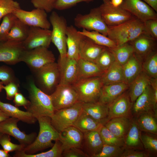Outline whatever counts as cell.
<instances>
[{
  "label": "cell",
  "mask_w": 157,
  "mask_h": 157,
  "mask_svg": "<svg viewBox=\"0 0 157 157\" xmlns=\"http://www.w3.org/2000/svg\"><path fill=\"white\" fill-rule=\"evenodd\" d=\"M35 73L39 88L46 94H51L59 82L60 71L58 63L54 62L48 64Z\"/></svg>",
  "instance_id": "7"
},
{
  "label": "cell",
  "mask_w": 157,
  "mask_h": 157,
  "mask_svg": "<svg viewBox=\"0 0 157 157\" xmlns=\"http://www.w3.org/2000/svg\"><path fill=\"white\" fill-rule=\"evenodd\" d=\"M36 119L39 125V131L33 142L25 147L22 150L27 154H35L52 147L54 144L52 141L59 140L60 133L52 125L50 117H42Z\"/></svg>",
  "instance_id": "2"
},
{
  "label": "cell",
  "mask_w": 157,
  "mask_h": 157,
  "mask_svg": "<svg viewBox=\"0 0 157 157\" xmlns=\"http://www.w3.org/2000/svg\"><path fill=\"white\" fill-rule=\"evenodd\" d=\"M3 84L2 82L0 81V92L2 91V90L3 89Z\"/></svg>",
  "instance_id": "60"
},
{
  "label": "cell",
  "mask_w": 157,
  "mask_h": 157,
  "mask_svg": "<svg viewBox=\"0 0 157 157\" xmlns=\"http://www.w3.org/2000/svg\"><path fill=\"white\" fill-rule=\"evenodd\" d=\"M0 144L3 149L8 153L22 150L25 147L21 144H18L13 143L11 141L10 135L3 133L0 138Z\"/></svg>",
  "instance_id": "47"
},
{
  "label": "cell",
  "mask_w": 157,
  "mask_h": 157,
  "mask_svg": "<svg viewBox=\"0 0 157 157\" xmlns=\"http://www.w3.org/2000/svg\"><path fill=\"white\" fill-rule=\"evenodd\" d=\"M9 117L8 115L0 110V122Z\"/></svg>",
  "instance_id": "58"
},
{
  "label": "cell",
  "mask_w": 157,
  "mask_h": 157,
  "mask_svg": "<svg viewBox=\"0 0 157 157\" xmlns=\"http://www.w3.org/2000/svg\"><path fill=\"white\" fill-rule=\"evenodd\" d=\"M140 138L142 143L147 152L156 154L157 139L153 135L141 132Z\"/></svg>",
  "instance_id": "46"
},
{
  "label": "cell",
  "mask_w": 157,
  "mask_h": 157,
  "mask_svg": "<svg viewBox=\"0 0 157 157\" xmlns=\"http://www.w3.org/2000/svg\"><path fill=\"white\" fill-rule=\"evenodd\" d=\"M147 33L152 38L157 40V19H151L144 22Z\"/></svg>",
  "instance_id": "51"
},
{
  "label": "cell",
  "mask_w": 157,
  "mask_h": 157,
  "mask_svg": "<svg viewBox=\"0 0 157 157\" xmlns=\"http://www.w3.org/2000/svg\"><path fill=\"white\" fill-rule=\"evenodd\" d=\"M122 147L104 144L101 152L93 157H120L124 150Z\"/></svg>",
  "instance_id": "45"
},
{
  "label": "cell",
  "mask_w": 157,
  "mask_h": 157,
  "mask_svg": "<svg viewBox=\"0 0 157 157\" xmlns=\"http://www.w3.org/2000/svg\"><path fill=\"white\" fill-rule=\"evenodd\" d=\"M108 27L107 36L117 46L129 43L141 34L147 33L144 22L135 17L119 25Z\"/></svg>",
  "instance_id": "3"
},
{
  "label": "cell",
  "mask_w": 157,
  "mask_h": 157,
  "mask_svg": "<svg viewBox=\"0 0 157 157\" xmlns=\"http://www.w3.org/2000/svg\"><path fill=\"white\" fill-rule=\"evenodd\" d=\"M10 156L8 153L6 152L3 149H0V157H9Z\"/></svg>",
  "instance_id": "59"
},
{
  "label": "cell",
  "mask_w": 157,
  "mask_h": 157,
  "mask_svg": "<svg viewBox=\"0 0 157 157\" xmlns=\"http://www.w3.org/2000/svg\"><path fill=\"white\" fill-rule=\"evenodd\" d=\"M77 81L81 79L101 76L104 72L94 62L80 58L77 60Z\"/></svg>",
  "instance_id": "31"
},
{
  "label": "cell",
  "mask_w": 157,
  "mask_h": 157,
  "mask_svg": "<svg viewBox=\"0 0 157 157\" xmlns=\"http://www.w3.org/2000/svg\"><path fill=\"white\" fill-rule=\"evenodd\" d=\"M53 52L45 47H40L24 51L21 62L26 64L35 72L44 66L55 62Z\"/></svg>",
  "instance_id": "9"
},
{
  "label": "cell",
  "mask_w": 157,
  "mask_h": 157,
  "mask_svg": "<svg viewBox=\"0 0 157 157\" xmlns=\"http://www.w3.org/2000/svg\"><path fill=\"white\" fill-rule=\"evenodd\" d=\"M30 26L17 18L8 35L7 40L23 42L27 38Z\"/></svg>",
  "instance_id": "36"
},
{
  "label": "cell",
  "mask_w": 157,
  "mask_h": 157,
  "mask_svg": "<svg viewBox=\"0 0 157 157\" xmlns=\"http://www.w3.org/2000/svg\"><path fill=\"white\" fill-rule=\"evenodd\" d=\"M103 125L83 110L72 126L83 133L89 131H99Z\"/></svg>",
  "instance_id": "32"
},
{
  "label": "cell",
  "mask_w": 157,
  "mask_h": 157,
  "mask_svg": "<svg viewBox=\"0 0 157 157\" xmlns=\"http://www.w3.org/2000/svg\"><path fill=\"white\" fill-rule=\"evenodd\" d=\"M123 0H111L110 3L113 6L115 7L119 6L122 3Z\"/></svg>",
  "instance_id": "57"
},
{
  "label": "cell",
  "mask_w": 157,
  "mask_h": 157,
  "mask_svg": "<svg viewBox=\"0 0 157 157\" xmlns=\"http://www.w3.org/2000/svg\"><path fill=\"white\" fill-rule=\"evenodd\" d=\"M129 87L124 82L103 85L98 101L108 105L127 90Z\"/></svg>",
  "instance_id": "24"
},
{
  "label": "cell",
  "mask_w": 157,
  "mask_h": 157,
  "mask_svg": "<svg viewBox=\"0 0 157 157\" xmlns=\"http://www.w3.org/2000/svg\"><path fill=\"white\" fill-rule=\"evenodd\" d=\"M62 156L64 157H89L81 148H71L64 151Z\"/></svg>",
  "instance_id": "53"
},
{
  "label": "cell",
  "mask_w": 157,
  "mask_h": 157,
  "mask_svg": "<svg viewBox=\"0 0 157 157\" xmlns=\"http://www.w3.org/2000/svg\"><path fill=\"white\" fill-rule=\"evenodd\" d=\"M83 110L103 125L109 119L108 105L99 101L82 104Z\"/></svg>",
  "instance_id": "26"
},
{
  "label": "cell",
  "mask_w": 157,
  "mask_h": 157,
  "mask_svg": "<svg viewBox=\"0 0 157 157\" xmlns=\"http://www.w3.org/2000/svg\"><path fill=\"white\" fill-rule=\"evenodd\" d=\"M157 12V0H142Z\"/></svg>",
  "instance_id": "56"
},
{
  "label": "cell",
  "mask_w": 157,
  "mask_h": 157,
  "mask_svg": "<svg viewBox=\"0 0 157 157\" xmlns=\"http://www.w3.org/2000/svg\"><path fill=\"white\" fill-rule=\"evenodd\" d=\"M28 90L30 103L26 109V111L36 118L42 117H51L55 110L50 95L40 89L32 80L29 81Z\"/></svg>",
  "instance_id": "1"
},
{
  "label": "cell",
  "mask_w": 157,
  "mask_h": 157,
  "mask_svg": "<svg viewBox=\"0 0 157 157\" xmlns=\"http://www.w3.org/2000/svg\"><path fill=\"white\" fill-rule=\"evenodd\" d=\"M0 81L5 85L13 82L18 83L13 69L6 65L0 66Z\"/></svg>",
  "instance_id": "48"
},
{
  "label": "cell",
  "mask_w": 157,
  "mask_h": 157,
  "mask_svg": "<svg viewBox=\"0 0 157 157\" xmlns=\"http://www.w3.org/2000/svg\"><path fill=\"white\" fill-rule=\"evenodd\" d=\"M58 63L60 71L59 83L73 85L78 80L77 61L66 56L59 58Z\"/></svg>",
  "instance_id": "18"
},
{
  "label": "cell",
  "mask_w": 157,
  "mask_h": 157,
  "mask_svg": "<svg viewBox=\"0 0 157 157\" xmlns=\"http://www.w3.org/2000/svg\"><path fill=\"white\" fill-rule=\"evenodd\" d=\"M47 13L43 10L35 8L30 11L21 8L15 10L13 13L17 19L30 27L49 29L51 25L47 19Z\"/></svg>",
  "instance_id": "12"
},
{
  "label": "cell",
  "mask_w": 157,
  "mask_h": 157,
  "mask_svg": "<svg viewBox=\"0 0 157 157\" xmlns=\"http://www.w3.org/2000/svg\"><path fill=\"white\" fill-rule=\"evenodd\" d=\"M3 133H0V138Z\"/></svg>",
  "instance_id": "62"
},
{
  "label": "cell",
  "mask_w": 157,
  "mask_h": 157,
  "mask_svg": "<svg viewBox=\"0 0 157 157\" xmlns=\"http://www.w3.org/2000/svg\"><path fill=\"white\" fill-rule=\"evenodd\" d=\"M17 18L13 13L3 17L0 24V42L7 40L9 33Z\"/></svg>",
  "instance_id": "43"
},
{
  "label": "cell",
  "mask_w": 157,
  "mask_h": 157,
  "mask_svg": "<svg viewBox=\"0 0 157 157\" xmlns=\"http://www.w3.org/2000/svg\"><path fill=\"white\" fill-rule=\"evenodd\" d=\"M150 79L142 70L129 85L128 91L133 104L150 84Z\"/></svg>",
  "instance_id": "27"
},
{
  "label": "cell",
  "mask_w": 157,
  "mask_h": 157,
  "mask_svg": "<svg viewBox=\"0 0 157 157\" xmlns=\"http://www.w3.org/2000/svg\"><path fill=\"white\" fill-rule=\"evenodd\" d=\"M106 47L96 44L84 36L80 45V58L95 63L99 55Z\"/></svg>",
  "instance_id": "25"
},
{
  "label": "cell",
  "mask_w": 157,
  "mask_h": 157,
  "mask_svg": "<svg viewBox=\"0 0 157 157\" xmlns=\"http://www.w3.org/2000/svg\"><path fill=\"white\" fill-rule=\"evenodd\" d=\"M103 85L101 76L80 79L73 85L79 101L84 103L98 101Z\"/></svg>",
  "instance_id": "4"
},
{
  "label": "cell",
  "mask_w": 157,
  "mask_h": 157,
  "mask_svg": "<svg viewBox=\"0 0 157 157\" xmlns=\"http://www.w3.org/2000/svg\"><path fill=\"white\" fill-rule=\"evenodd\" d=\"M141 132L136 119L131 120L129 130L124 138L125 146L129 149L141 148Z\"/></svg>",
  "instance_id": "35"
},
{
  "label": "cell",
  "mask_w": 157,
  "mask_h": 157,
  "mask_svg": "<svg viewBox=\"0 0 157 157\" xmlns=\"http://www.w3.org/2000/svg\"><path fill=\"white\" fill-rule=\"evenodd\" d=\"M51 31L39 27L30 26L26 38L22 42L25 50L40 47L48 48L51 41Z\"/></svg>",
  "instance_id": "13"
},
{
  "label": "cell",
  "mask_w": 157,
  "mask_h": 157,
  "mask_svg": "<svg viewBox=\"0 0 157 157\" xmlns=\"http://www.w3.org/2000/svg\"><path fill=\"white\" fill-rule=\"evenodd\" d=\"M57 0H31V2L35 8L45 10L47 13L51 12L54 8Z\"/></svg>",
  "instance_id": "50"
},
{
  "label": "cell",
  "mask_w": 157,
  "mask_h": 157,
  "mask_svg": "<svg viewBox=\"0 0 157 157\" xmlns=\"http://www.w3.org/2000/svg\"><path fill=\"white\" fill-rule=\"evenodd\" d=\"M0 110L10 117L16 118L28 124H34L37 121L36 118L28 112L22 111L15 106L3 102L0 100Z\"/></svg>",
  "instance_id": "30"
},
{
  "label": "cell",
  "mask_w": 157,
  "mask_h": 157,
  "mask_svg": "<svg viewBox=\"0 0 157 157\" xmlns=\"http://www.w3.org/2000/svg\"><path fill=\"white\" fill-rule=\"evenodd\" d=\"M52 148L49 150L37 154H27L23 150L16 151L14 157H61L63 151L59 140L55 141Z\"/></svg>",
  "instance_id": "38"
},
{
  "label": "cell",
  "mask_w": 157,
  "mask_h": 157,
  "mask_svg": "<svg viewBox=\"0 0 157 157\" xmlns=\"http://www.w3.org/2000/svg\"><path fill=\"white\" fill-rule=\"evenodd\" d=\"M81 149L89 157H93L101 151L104 143L99 131L83 133Z\"/></svg>",
  "instance_id": "22"
},
{
  "label": "cell",
  "mask_w": 157,
  "mask_h": 157,
  "mask_svg": "<svg viewBox=\"0 0 157 157\" xmlns=\"http://www.w3.org/2000/svg\"><path fill=\"white\" fill-rule=\"evenodd\" d=\"M19 84L15 82H11L3 86V89L6 93V98L9 100L13 99L15 94L18 92Z\"/></svg>",
  "instance_id": "52"
},
{
  "label": "cell",
  "mask_w": 157,
  "mask_h": 157,
  "mask_svg": "<svg viewBox=\"0 0 157 157\" xmlns=\"http://www.w3.org/2000/svg\"><path fill=\"white\" fill-rule=\"evenodd\" d=\"M60 133L59 140L63 151L73 147L81 148L83 134L77 128L71 126Z\"/></svg>",
  "instance_id": "21"
},
{
  "label": "cell",
  "mask_w": 157,
  "mask_h": 157,
  "mask_svg": "<svg viewBox=\"0 0 157 157\" xmlns=\"http://www.w3.org/2000/svg\"><path fill=\"white\" fill-rule=\"evenodd\" d=\"M103 3H108L110 2V0H102Z\"/></svg>",
  "instance_id": "61"
},
{
  "label": "cell",
  "mask_w": 157,
  "mask_h": 157,
  "mask_svg": "<svg viewBox=\"0 0 157 157\" xmlns=\"http://www.w3.org/2000/svg\"><path fill=\"white\" fill-rule=\"evenodd\" d=\"M103 85L124 82L122 66L115 61L101 76Z\"/></svg>",
  "instance_id": "34"
},
{
  "label": "cell",
  "mask_w": 157,
  "mask_h": 157,
  "mask_svg": "<svg viewBox=\"0 0 157 157\" xmlns=\"http://www.w3.org/2000/svg\"><path fill=\"white\" fill-rule=\"evenodd\" d=\"M132 104L127 90L107 105L109 119L120 117L131 118Z\"/></svg>",
  "instance_id": "20"
},
{
  "label": "cell",
  "mask_w": 157,
  "mask_h": 157,
  "mask_svg": "<svg viewBox=\"0 0 157 157\" xmlns=\"http://www.w3.org/2000/svg\"><path fill=\"white\" fill-rule=\"evenodd\" d=\"M131 122L129 117H114L109 119L104 125L116 136L124 138L129 130Z\"/></svg>",
  "instance_id": "29"
},
{
  "label": "cell",
  "mask_w": 157,
  "mask_h": 157,
  "mask_svg": "<svg viewBox=\"0 0 157 157\" xmlns=\"http://www.w3.org/2000/svg\"><path fill=\"white\" fill-rule=\"evenodd\" d=\"M24 50L22 42L8 40L0 42V62L10 65L21 62Z\"/></svg>",
  "instance_id": "16"
},
{
  "label": "cell",
  "mask_w": 157,
  "mask_h": 157,
  "mask_svg": "<svg viewBox=\"0 0 157 157\" xmlns=\"http://www.w3.org/2000/svg\"><path fill=\"white\" fill-rule=\"evenodd\" d=\"M94 0H57L55 4L54 8L62 10L69 8L81 2L89 3Z\"/></svg>",
  "instance_id": "49"
},
{
  "label": "cell",
  "mask_w": 157,
  "mask_h": 157,
  "mask_svg": "<svg viewBox=\"0 0 157 157\" xmlns=\"http://www.w3.org/2000/svg\"><path fill=\"white\" fill-rule=\"evenodd\" d=\"M115 61L113 53L109 48L106 47L99 55L95 63L105 72Z\"/></svg>",
  "instance_id": "42"
},
{
  "label": "cell",
  "mask_w": 157,
  "mask_h": 157,
  "mask_svg": "<svg viewBox=\"0 0 157 157\" xmlns=\"http://www.w3.org/2000/svg\"><path fill=\"white\" fill-rule=\"evenodd\" d=\"M98 7L102 18L108 27L119 25L135 17L120 6H113L110 2L103 3Z\"/></svg>",
  "instance_id": "11"
},
{
  "label": "cell",
  "mask_w": 157,
  "mask_h": 157,
  "mask_svg": "<svg viewBox=\"0 0 157 157\" xmlns=\"http://www.w3.org/2000/svg\"><path fill=\"white\" fill-rule=\"evenodd\" d=\"M19 3L14 0H0V22L6 15L21 9Z\"/></svg>",
  "instance_id": "44"
},
{
  "label": "cell",
  "mask_w": 157,
  "mask_h": 157,
  "mask_svg": "<svg viewBox=\"0 0 157 157\" xmlns=\"http://www.w3.org/2000/svg\"><path fill=\"white\" fill-rule=\"evenodd\" d=\"M79 32L92 40L96 44L110 49L115 47L117 45L115 43L107 36L95 31H88L83 29Z\"/></svg>",
  "instance_id": "39"
},
{
  "label": "cell",
  "mask_w": 157,
  "mask_h": 157,
  "mask_svg": "<svg viewBox=\"0 0 157 157\" xmlns=\"http://www.w3.org/2000/svg\"><path fill=\"white\" fill-rule=\"evenodd\" d=\"M82 104L79 101L70 107L55 111L50 117L51 122L58 132L72 126L83 110Z\"/></svg>",
  "instance_id": "8"
},
{
  "label": "cell",
  "mask_w": 157,
  "mask_h": 157,
  "mask_svg": "<svg viewBox=\"0 0 157 157\" xmlns=\"http://www.w3.org/2000/svg\"><path fill=\"white\" fill-rule=\"evenodd\" d=\"M50 95L55 111L70 107L80 101L73 85L59 83Z\"/></svg>",
  "instance_id": "10"
},
{
  "label": "cell",
  "mask_w": 157,
  "mask_h": 157,
  "mask_svg": "<svg viewBox=\"0 0 157 157\" xmlns=\"http://www.w3.org/2000/svg\"><path fill=\"white\" fill-rule=\"evenodd\" d=\"M67 56L78 60L79 58V48L84 36L73 25L67 26L66 31Z\"/></svg>",
  "instance_id": "23"
},
{
  "label": "cell",
  "mask_w": 157,
  "mask_h": 157,
  "mask_svg": "<svg viewBox=\"0 0 157 157\" xmlns=\"http://www.w3.org/2000/svg\"><path fill=\"white\" fill-rule=\"evenodd\" d=\"M122 68L124 82L129 85L142 71V63L133 53Z\"/></svg>",
  "instance_id": "28"
},
{
  "label": "cell",
  "mask_w": 157,
  "mask_h": 157,
  "mask_svg": "<svg viewBox=\"0 0 157 157\" xmlns=\"http://www.w3.org/2000/svg\"><path fill=\"white\" fill-rule=\"evenodd\" d=\"M19 121L18 119L10 117L0 122V133L13 136L25 147L33 142L37 134L35 132L26 134L21 131L17 125Z\"/></svg>",
  "instance_id": "14"
},
{
  "label": "cell",
  "mask_w": 157,
  "mask_h": 157,
  "mask_svg": "<svg viewBox=\"0 0 157 157\" xmlns=\"http://www.w3.org/2000/svg\"><path fill=\"white\" fill-rule=\"evenodd\" d=\"M99 131L104 144L121 147L125 146L124 138L116 136L104 125L101 126Z\"/></svg>",
  "instance_id": "41"
},
{
  "label": "cell",
  "mask_w": 157,
  "mask_h": 157,
  "mask_svg": "<svg viewBox=\"0 0 157 157\" xmlns=\"http://www.w3.org/2000/svg\"><path fill=\"white\" fill-rule=\"evenodd\" d=\"M119 6L144 22L149 19H157L156 12L142 0H123Z\"/></svg>",
  "instance_id": "17"
},
{
  "label": "cell",
  "mask_w": 157,
  "mask_h": 157,
  "mask_svg": "<svg viewBox=\"0 0 157 157\" xmlns=\"http://www.w3.org/2000/svg\"><path fill=\"white\" fill-rule=\"evenodd\" d=\"M156 41L145 33L141 34L129 43L133 47L134 53L142 63L149 55L157 50Z\"/></svg>",
  "instance_id": "19"
},
{
  "label": "cell",
  "mask_w": 157,
  "mask_h": 157,
  "mask_svg": "<svg viewBox=\"0 0 157 157\" xmlns=\"http://www.w3.org/2000/svg\"><path fill=\"white\" fill-rule=\"evenodd\" d=\"M74 22L78 28L97 31L107 36L108 27L102 18L99 7L92 8L87 14H78Z\"/></svg>",
  "instance_id": "6"
},
{
  "label": "cell",
  "mask_w": 157,
  "mask_h": 157,
  "mask_svg": "<svg viewBox=\"0 0 157 157\" xmlns=\"http://www.w3.org/2000/svg\"><path fill=\"white\" fill-rule=\"evenodd\" d=\"M13 102L16 107L23 106L26 109L30 103V101L27 100L20 92L17 93L13 98Z\"/></svg>",
  "instance_id": "55"
},
{
  "label": "cell",
  "mask_w": 157,
  "mask_h": 157,
  "mask_svg": "<svg viewBox=\"0 0 157 157\" xmlns=\"http://www.w3.org/2000/svg\"><path fill=\"white\" fill-rule=\"evenodd\" d=\"M136 120L141 131L157 134V115L150 113H143L137 116Z\"/></svg>",
  "instance_id": "33"
},
{
  "label": "cell",
  "mask_w": 157,
  "mask_h": 157,
  "mask_svg": "<svg viewBox=\"0 0 157 157\" xmlns=\"http://www.w3.org/2000/svg\"><path fill=\"white\" fill-rule=\"evenodd\" d=\"M149 154L144 151L129 149L124 150L120 157H147L149 156Z\"/></svg>",
  "instance_id": "54"
},
{
  "label": "cell",
  "mask_w": 157,
  "mask_h": 157,
  "mask_svg": "<svg viewBox=\"0 0 157 157\" xmlns=\"http://www.w3.org/2000/svg\"><path fill=\"white\" fill-rule=\"evenodd\" d=\"M142 70L151 78H157V52L149 55L142 63Z\"/></svg>",
  "instance_id": "40"
},
{
  "label": "cell",
  "mask_w": 157,
  "mask_h": 157,
  "mask_svg": "<svg viewBox=\"0 0 157 157\" xmlns=\"http://www.w3.org/2000/svg\"><path fill=\"white\" fill-rule=\"evenodd\" d=\"M49 22L52 26L51 41L58 49L60 58L67 56L66 31L67 27L65 19L55 11L52 12Z\"/></svg>",
  "instance_id": "5"
},
{
  "label": "cell",
  "mask_w": 157,
  "mask_h": 157,
  "mask_svg": "<svg viewBox=\"0 0 157 157\" xmlns=\"http://www.w3.org/2000/svg\"><path fill=\"white\" fill-rule=\"evenodd\" d=\"M157 98L150 84L133 104L131 113L137 116L143 113H150L157 115Z\"/></svg>",
  "instance_id": "15"
},
{
  "label": "cell",
  "mask_w": 157,
  "mask_h": 157,
  "mask_svg": "<svg viewBox=\"0 0 157 157\" xmlns=\"http://www.w3.org/2000/svg\"><path fill=\"white\" fill-rule=\"evenodd\" d=\"M110 49L114 56L115 61L122 66L127 62L134 53L133 47L129 43Z\"/></svg>",
  "instance_id": "37"
}]
</instances>
